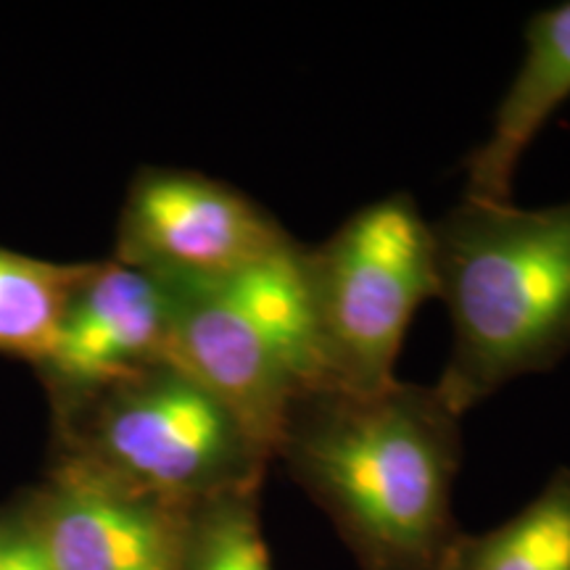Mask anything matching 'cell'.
Listing matches in <instances>:
<instances>
[{
    "instance_id": "6da1fadb",
    "label": "cell",
    "mask_w": 570,
    "mask_h": 570,
    "mask_svg": "<svg viewBox=\"0 0 570 570\" xmlns=\"http://www.w3.org/2000/svg\"><path fill=\"white\" fill-rule=\"evenodd\" d=\"M275 460L336 525L360 570H441L458 544L462 415L433 386H315L288 410Z\"/></svg>"
},
{
    "instance_id": "52a82bcc",
    "label": "cell",
    "mask_w": 570,
    "mask_h": 570,
    "mask_svg": "<svg viewBox=\"0 0 570 570\" xmlns=\"http://www.w3.org/2000/svg\"><path fill=\"white\" fill-rule=\"evenodd\" d=\"M24 512L53 570H185L194 508L138 494L61 454Z\"/></svg>"
},
{
    "instance_id": "30bf717a",
    "label": "cell",
    "mask_w": 570,
    "mask_h": 570,
    "mask_svg": "<svg viewBox=\"0 0 570 570\" xmlns=\"http://www.w3.org/2000/svg\"><path fill=\"white\" fill-rule=\"evenodd\" d=\"M441 570H570V468L497 529L460 533Z\"/></svg>"
},
{
    "instance_id": "3957f363",
    "label": "cell",
    "mask_w": 570,
    "mask_h": 570,
    "mask_svg": "<svg viewBox=\"0 0 570 570\" xmlns=\"http://www.w3.org/2000/svg\"><path fill=\"white\" fill-rule=\"evenodd\" d=\"M61 458L180 508L262 489L275 460L209 389L169 360L61 410Z\"/></svg>"
},
{
    "instance_id": "277c9868",
    "label": "cell",
    "mask_w": 570,
    "mask_h": 570,
    "mask_svg": "<svg viewBox=\"0 0 570 570\" xmlns=\"http://www.w3.org/2000/svg\"><path fill=\"white\" fill-rule=\"evenodd\" d=\"M302 244L223 283L177 288L167 360L196 377L275 458L294 402L323 386Z\"/></svg>"
},
{
    "instance_id": "8fae6325",
    "label": "cell",
    "mask_w": 570,
    "mask_h": 570,
    "mask_svg": "<svg viewBox=\"0 0 570 570\" xmlns=\"http://www.w3.org/2000/svg\"><path fill=\"white\" fill-rule=\"evenodd\" d=\"M90 262H51L0 248V354L46 360Z\"/></svg>"
},
{
    "instance_id": "4fadbf2b",
    "label": "cell",
    "mask_w": 570,
    "mask_h": 570,
    "mask_svg": "<svg viewBox=\"0 0 570 570\" xmlns=\"http://www.w3.org/2000/svg\"><path fill=\"white\" fill-rule=\"evenodd\" d=\"M0 570H53L24 508L0 518Z\"/></svg>"
},
{
    "instance_id": "ba28073f",
    "label": "cell",
    "mask_w": 570,
    "mask_h": 570,
    "mask_svg": "<svg viewBox=\"0 0 570 570\" xmlns=\"http://www.w3.org/2000/svg\"><path fill=\"white\" fill-rule=\"evenodd\" d=\"M177 288L122 262H90L40 373L61 410L167 360Z\"/></svg>"
},
{
    "instance_id": "7c38bea8",
    "label": "cell",
    "mask_w": 570,
    "mask_h": 570,
    "mask_svg": "<svg viewBox=\"0 0 570 570\" xmlns=\"http://www.w3.org/2000/svg\"><path fill=\"white\" fill-rule=\"evenodd\" d=\"M259 497L262 489H240L196 504L185 570H273Z\"/></svg>"
},
{
    "instance_id": "9c48e42d",
    "label": "cell",
    "mask_w": 570,
    "mask_h": 570,
    "mask_svg": "<svg viewBox=\"0 0 570 570\" xmlns=\"http://www.w3.org/2000/svg\"><path fill=\"white\" fill-rule=\"evenodd\" d=\"M570 98V0L525 24V56L494 111L487 140L465 161V198L512 202V177L525 148Z\"/></svg>"
},
{
    "instance_id": "7a4b0ae2",
    "label": "cell",
    "mask_w": 570,
    "mask_h": 570,
    "mask_svg": "<svg viewBox=\"0 0 570 570\" xmlns=\"http://www.w3.org/2000/svg\"><path fill=\"white\" fill-rule=\"evenodd\" d=\"M433 225L452 352L436 381L458 415L570 354V202L462 198Z\"/></svg>"
},
{
    "instance_id": "8992f818",
    "label": "cell",
    "mask_w": 570,
    "mask_h": 570,
    "mask_svg": "<svg viewBox=\"0 0 570 570\" xmlns=\"http://www.w3.org/2000/svg\"><path fill=\"white\" fill-rule=\"evenodd\" d=\"M294 244L265 206L190 169L148 167L132 177L114 259L175 288L223 283Z\"/></svg>"
},
{
    "instance_id": "5b68a950",
    "label": "cell",
    "mask_w": 570,
    "mask_h": 570,
    "mask_svg": "<svg viewBox=\"0 0 570 570\" xmlns=\"http://www.w3.org/2000/svg\"><path fill=\"white\" fill-rule=\"evenodd\" d=\"M323 383L370 391L394 381L412 317L439 296L433 225L410 194L356 209L302 248Z\"/></svg>"
}]
</instances>
